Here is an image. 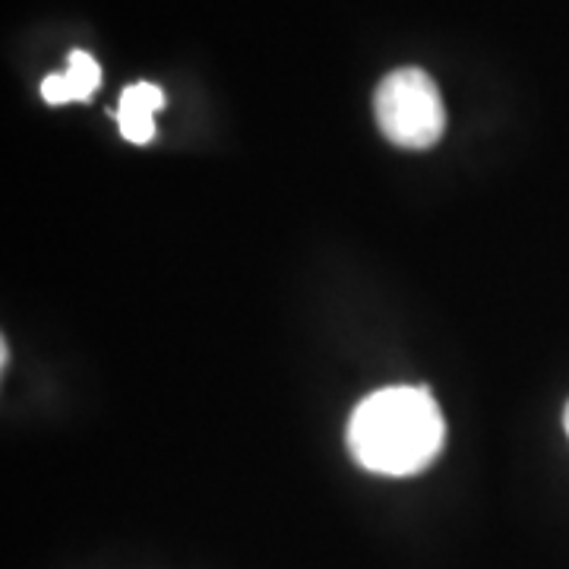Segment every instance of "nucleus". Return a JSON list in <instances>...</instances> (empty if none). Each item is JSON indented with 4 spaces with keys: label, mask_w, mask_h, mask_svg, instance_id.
<instances>
[{
    "label": "nucleus",
    "mask_w": 569,
    "mask_h": 569,
    "mask_svg": "<svg viewBox=\"0 0 569 569\" xmlns=\"http://www.w3.org/2000/svg\"><path fill=\"white\" fill-rule=\"evenodd\" d=\"M164 108V92L156 82H133L121 92V102H118V127H121V137L127 142H137L146 146L156 137V114Z\"/></svg>",
    "instance_id": "3"
},
{
    "label": "nucleus",
    "mask_w": 569,
    "mask_h": 569,
    "mask_svg": "<svg viewBox=\"0 0 569 569\" xmlns=\"http://www.w3.org/2000/svg\"><path fill=\"white\" fill-rule=\"evenodd\" d=\"M447 443V421L425 387L377 389L348 421V449L358 466L406 478L425 471Z\"/></svg>",
    "instance_id": "1"
},
{
    "label": "nucleus",
    "mask_w": 569,
    "mask_h": 569,
    "mask_svg": "<svg viewBox=\"0 0 569 569\" xmlns=\"http://www.w3.org/2000/svg\"><path fill=\"white\" fill-rule=\"evenodd\" d=\"M563 427H567V437H569V406H567V415H563Z\"/></svg>",
    "instance_id": "5"
},
{
    "label": "nucleus",
    "mask_w": 569,
    "mask_h": 569,
    "mask_svg": "<svg viewBox=\"0 0 569 569\" xmlns=\"http://www.w3.org/2000/svg\"><path fill=\"white\" fill-rule=\"evenodd\" d=\"M373 114L383 137L402 149H430L447 130L440 89L418 67H402L383 77L373 96Z\"/></svg>",
    "instance_id": "2"
},
{
    "label": "nucleus",
    "mask_w": 569,
    "mask_h": 569,
    "mask_svg": "<svg viewBox=\"0 0 569 569\" xmlns=\"http://www.w3.org/2000/svg\"><path fill=\"white\" fill-rule=\"evenodd\" d=\"M102 86V67L89 54V51H70V61L63 73H51L41 80V99L48 104L86 102L89 96H96V89Z\"/></svg>",
    "instance_id": "4"
}]
</instances>
